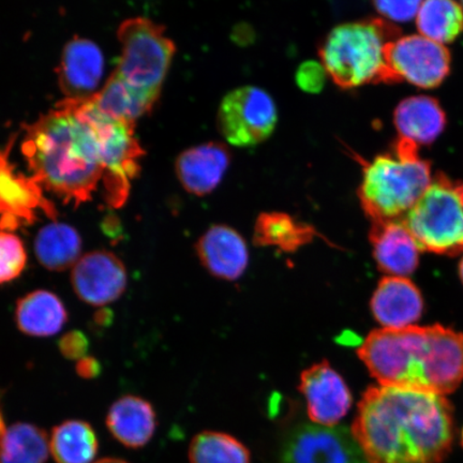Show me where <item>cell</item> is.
<instances>
[{"label":"cell","mask_w":463,"mask_h":463,"mask_svg":"<svg viewBox=\"0 0 463 463\" xmlns=\"http://www.w3.org/2000/svg\"><path fill=\"white\" fill-rule=\"evenodd\" d=\"M91 100L109 118L136 125L137 119L152 111L158 98L135 89L114 72Z\"/></svg>","instance_id":"7402d4cb"},{"label":"cell","mask_w":463,"mask_h":463,"mask_svg":"<svg viewBox=\"0 0 463 463\" xmlns=\"http://www.w3.org/2000/svg\"><path fill=\"white\" fill-rule=\"evenodd\" d=\"M461 447L463 448V428L461 432V439H460Z\"/></svg>","instance_id":"8d00e7d4"},{"label":"cell","mask_w":463,"mask_h":463,"mask_svg":"<svg viewBox=\"0 0 463 463\" xmlns=\"http://www.w3.org/2000/svg\"><path fill=\"white\" fill-rule=\"evenodd\" d=\"M327 75L322 63L309 61L299 66L295 80L300 90L308 94H318L326 86Z\"/></svg>","instance_id":"f546056e"},{"label":"cell","mask_w":463,"mask_h":463,"mask_svg":"<svg viewBox=\"0 0 463 463\" xmlns=\"http://www.w3.org/2000/svg\"><path fill=\"white\" fill-rule=\"evenodd\" d=\"M196 252L206 269L222 279H237L248 266L245 240L227 225H213L208 230L196 244Z\"/></svg>","instance_id":"ac0fdd59"},{"label":"cell","mask_w":463,"mask_h":463,"mask_svg":"<svg viewBox=\"0 0 463 463\" xmlns=\"http://www.w3.org/2000/svg\"><path fill=\"white\" fill-rule=\"evenodd\" d=\"M95 463H128V462H127L123 459H118V458H104V459L98 460Z\"/></svg>","instance_id":"836d02e7"},{"label":"cell","mask_w":463,"mask_h":463,"mask_svg":"<svg viewBox=\"0 0 463 463\" xmlns=\"http://www.w3.org/2000/svg\"><path fill=\"white\" fill-rule=\"evenodd\" d=\"M278 463H368L352 432L344 427L306 424L294 430Z\"/></svg>","instance_id":"8fae6325"},{"label":"cell","mask_w":463,"mask_h":463,"mask_svg":"<svg viewBox=\"0 0 463 463\" xmlns=\"http://www.w3.org/2000/svg\"><path fill=\"white\" fill-rule=\"evenodd\" d=\"M431 181V165L420 157L419 146L398 138L393 154L378 156L364 166L363 210L373 222L402 220Z\"/></svg>","instance_id":"277c9868"},{"label":"cell","mask_w":463,"mask_h":463,"mask_svg":"<svg viewBox=\"0 0 463 463\" xmlns=\"http://www.w3.org/2000/svg\"><path fill=\"white\" fill-rule=\"evenodd\" d=\"M373 315L383 328L413 326L424 314L420 289L404 277H384L370 302Z\"/></svg>","instance_id":"9a60e30c"},{"label":"cell","mask_w":463,"mask_h":463,"mask_svg":"<svg viewBox=\"0 0 463 463\" xmlns=\"http://www.w3.org/2000/svg\"><path fill=\"white\" fill-rule=\"evenodd\" d=\"M82 252L79 232L66 223L46 224L34 240V253L46 269L63 271L77 264Z\"/></svg>","instance_id":"603a6c76"},{"label":"cell","mask_w":463,"mask_h":463,"mask_svg":"<svg viewBox=\"0 0 463 463\" xmlns=\"http://www.w3.org/2000/svg\"><path fill=\"white\" fill-rule=\"evenodd\" d=\"M460 5H461V7H462V9H463V2H462V3H460Z\"/></svg>","instance_id":"74e56055"},{"label":"cell","mask_w":463,"mask_h":463,"mask_svg":"<svg viewBox=\"0 0 463 463\" xmlns=\"http://www.w3.org/2000/svg\"><path fill=\"white\" fill-rule=\"evenodd\" d=\"M402 222L420 250L458 256L463 252V182L437 173Z\"/></svg>","instance_id":"8992f818"},{"label":"cell","mask_w":463,"mask_h":463,"mask_svg":"<svg viewBox=\"0 0 463 463\" xmlns=\"http://www.w3.org/2000/svg\"><path fill=\"white\" fill-rule=\"evenodd\" d=\"M71 283L75 294L91 306H107L118 300L128 285L126 266L106 250L86 253L73 266Z\"/></svg>","instance_id":"7c38bea8"},{"label":"cell","mask_w":463,"mask_h":463,"mask_svg":"<svg viewBox=\"0 0 463 463\" xmlns=\"http://www.w3.org/2000/svg\"><path fill=\"white\" fill-rule=\"evenodd\" d=\"M309 418L316 425L333 427L345 418L352 395L345 380L327 362L316 364L300 375Z\"/></svg>","instance_id":"4fadbf2b"},{"label":"cell","mask_w":463,"mask_h":463,"mask_svg":"<svg viewBox=\"0 0 463 463\" xmlns=\"http://www.w3.org/2000/svg\"><path fill=\"white\" fill-rule=\"evenodd\" d=\"M61 354L71 361L82 360L89 352L90 340L80 331H71L62 335L58 344Z\"/></svg>","instance_id":"1f68e13d"},{"label":"cell","mask_w":463,"mask_h":463,"mask_svg":"<svg viewBox=\"0 0 463 463\" xmlns=\"http://www.w3.org/2000/svg\"><path fill=\"white\" fill-rule=\"evenodd\" d=\"M191 463H250V453L227 433L204 431L190 443Z\"/></svg>","instance_id":"83f0119b"},{"label":"cell","mask_w":463,"mask_h":463,"mask_svg":"<svg viewBox=\"0 0 463 463\" xmlns=\"http://www.w3.org/2000/svg\"><path fill=\"white\" fill-rule=\"evenodd\" d=\"M15 137L0 148V230L13 232L37 222L40 212L55 220L56 208L33 176L16 171L10 161Z\"/></svg>","instance_id":"30bf717a"},{"label":"cell","mask_w":463,"mask_h":463,"mask_svg":"<svg viewBox=\"0 0 463 463\" xmlns=\"http://www.w3.org/2000/svg\"><path fill=\"white\" fill-rule=\"evenodd\" d=\"M401 31L391 23L372 19L335 27L320 48L321 63L340 89L386 83L385 48Z\"/></svg>","instance_id":"5b68a950"},{"label":"cell","mask_w":463,"mask_h":463,"mask_svg":"<svg viewBox=\"0 0 463 463\" xmlns=\"http://www.w3.org/2000/svg\"><path fill=\"white\" fill-rule=\"evenodd\" d=\"M357 354L381 386L445 396L463 381V333L441 324L375 329Z\"/></svg>","instance_id":"3957f363"},{"label":"cell","mask_w":463,"mask_h":463,"mask_svg":"<svg viewBox=\"0 0 463 463\" xmlns=\"http://www.w3.org/2000/svg\"><path fill=\"white\" fill-rule=\"evenodd\" d=\"M112 118L90 99H63L26 126L22 152L43 190L80 205L102 189L109 171L108 137Z\"/></svg>","instance_id":"6da1fadb"},{"label":"cell","mask_w":463,"mask_h":463,"mask_svg":"<svg viewBox=\"0 0 463 463\" xmlns=\"http://www.w3.org/2000/svg\"><path fill=\"white\" fill-rule=\"evenodd\" d=\"M278 121L276 104L268 92L256 86L229 92L220 104L217 125L231 145L251 147L274 132Z\"/></svg>","instance_id":"ba28073f"},{"label":"cell","mask_w":463,"mask_h":463,"mask_svg":"<svg viewBox=\"0 0 463 463\" xmlns=\"http://www.w3.org/2000/svg\"><path fill=\"white\" fill-rule=\"evenodd\" d=\"M231 162V155L222 143L211 142L191 147L179 155L176 174L189 194L206 195L222 183Z\"/></svg>","instance_id":"e0dca14e"},{"label":"cell","mask_w":463,"mask_h":463,"mask_svg":"<svg viewBox=\"0 0 463 463\" xmlns=\"http://www.w3.org/2000/svg\"><path fill=\"white\" fill-rule=\"evenodd\" d=\"M387 84L407 80L420 89H436L450 71L449 51L431 40L411 34L385 48Z\"/></svg>","instance_id":"9c48e42d"},{"label":"cell","mask_w":463,"mask_h":463,"mask_svg":"<svg viewBox=\"0 0 463 463\" xmlns=\"http://www.w3.org/2000/svg\"><path fill=\"white\" fill-rule=\"evenodd\" d=\"M103 71V55L98 45L75 38L63 49L57 69L61 90L67 99H90L98 92Z\"/></svg>","instance_id":"5bb4252c"},{"label":"cell","mask_w":463,"mask_h":463,"mask_svg":"<svg viewBox=\"0 0 463 463\" xmlns=\"http://www.w3.org/2000/svg\"><path fill=\"white\" fill-rule=\"evenodd\" d=\"M26 264L27 252L20 237L0 230V286L20 277Z\"/></svg>","instance_id":"f1b7e54d"},{"label":"cell","mask_w":463,"mask_h":463,"mask_svg":"<svg viewBox=\"0 0 463 463\" xmlns=\"http://www.w3.org/2000/svg\"><path fill=\"white\" fill-rule=\"evenodd\" d=\"M369 239L375 262L384 274L405 278L418 269L420 249L402 220L373 222Z\"/></svg>","instance_id":"2e32d148"},{"label":"cell","mask_w":463,"mask_h":463,"mask_svg":"<svg viewBox=\"0 0 463 463\" xmlns=\"http://www.w3.org/2000/svg\"><path fill=\"white\" fill-rule=\"evenodd\" d=\"M118 37L121 55L114 72L135 89L159 98L176 51L165 27L146 17H132L121 23Z\"/></svg>","instance_id":"52a82bcc"},{"label":"cell","mask_w":463,"mask_h":463,"mask_svg":"<svg viewBox=\"0 0 463 463\" xmlns=\"http://www.w3.org/2000/svg\"><path fill=\"white\" fill-rule=\"evenodd\" d=\"M50 441L36 425L16 422L0 438V463H45Z\"/></svg>","instance_id":"484cf974"},{"label":"cell","mask_w":463,"mask_h":463,"mask_svg":"<svg viewBox=\"0 0 463 463\" xmlns=\"http://www.w3.org/2000/svg\"><path fill=\"white\" fill-rule=\"evenodd\" d=\"M5 430H7V428H5L3 412L2 410H0V438L4 436Z\"/></svg>","instance_id":"e575fe53"},{"label":"cell","mask_w":463,"mask_h":463,"mask_svg":"<svg viewBox=\"0 0 463 463\" xmlns=\"http://www.w3.org/2000/svg\"><path fill=\"white\" fill-rule=\"evenodd\" d=\"M14 317L16 326L23 334L50 337L66 326L68 311L55 293L37 289L17 300Z\"/></svg>","instance_id":"44dd1931"},{"label":"cell","mask_w":463,"mask_h":463,"mask_svg":"<svg viewBox=\"0 0 463 463\" xmlns=\"http://www.w3.org/2000/svg\"><path fill=\"white\" fill-rule=\"evenodd\" d=\"M107 426L118 441L129 449H141L154 437L157 416L152 403L144 398L126 395L109 408Z\"/></svg>","instance_id":"d6986e66"},{"label":"cell","mask_w":463,"mask_h":463,"mask_svg":"<svg viewBox=\"0 0 463 463\" xmlns=\"http://www.w3.org/2000/svg\"><path fill=\"white\" fill-rule=\"evenodd\" d=\"M393 123L399 138L420 147V145H430L441 136L447 126V116L434 98L415 96L398 104Z\"/></svg>","instance_id":"ffe728a7"},{"label":"cell","mask_w":463,"mask_h":463,"mask_svg":"<svg viewBox=\"0 0 463 463\" xmlns=\"http://www.w3.org/2000/svg\"><path fill=\"white\" fill-rule=\"evenodd\" d=\"M416 26L420 36L439 44L455 42L463 32L461 5L449 0L422 2L416 15Z\"/></svg>","instance_id":"4316f807"},{"label":"cell","mask_w":463,"mask_h":463,"mask_svg":"<svg viewBox=\"0 0 463 463\" xmlns=\"http://www.w3.org/2000/svg\"><path fill=\"white\" fill-rule=\"evenodd\" d=\"M98 449L97 434L89 422L66 420L52 432L50 450L57 463H91Z\"/></svg>","instance_id":"d4e9b609"},{"label":"cell","mask_w":463,"mask_h":463,"mask_svg":"<svg viewBox=\"0 0 463 463\" xmlns=\"http://www.w3.org/2000/svg\"><path fill=\"white\" fill-rule=\"evenodd\" d=\"M458 273L459 278L463 285V258L460 260L459 265H458Z\"/></svg>","instance_id":"d590c367"},{"label":"cell","mask_w":463,"mask_h":463,"mask_svg":"<svg viewBox=\"0 0 463 463\" xmlns=\"http://www.w3.org/2000/svg\"><path fill=\"white\" fill-rule=\"evenodd\" d=\"M77 373L80 378L91 380L96 379L102 372L101 364L97 358L92 356H85L77 363Z\"/></svg>","instance_id":"d6a6232c"},{"label":"cell","mask_w":463,"mask_h":463,"mask_svg":"<svg viewBox=\"0 0 463 463\" xmlns=\"http://www.w3.org/2000/svg\"><path fill=\"white\" fill-rule=\"evenodd\" d=\"M316 230L285 213H260L254 228V242L292 252L314 240Z\"/></svg>","instance_id":"cb8c5ba5"},{"label":"cell","mask_w":463,"mask_h":463,"mask_svg":"<svg viewBox=\"0 0 463 463\" xmlns=\"http://www.w3.org/2000/svg\"><path fill=\"white\" fill-rule=\"evenodd\" d=\"M351 432L368 463H442L457 436L454 408L437 393L373 386Z\"/></svg>","instance_id":"7a4b0ae2"},{"label":"cell","mask_w":463,"mask_h":463,"mask_svg":"<svg viewBox=\"0 0 463 463\" xmlns=\"http://www.w3.org/2000/svg\"><path fill=\"white\" fill-rule=\"evenodd\" d=\"M422 2H374V7L385 19L409 22L416 19Z\"/></svg>","instance_id":"4dcf8cb0"}]
</instances>
